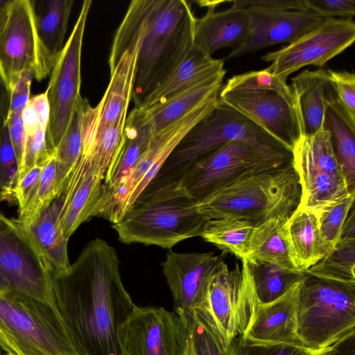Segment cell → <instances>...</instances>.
<instances>
[{
  "label": "cell",
  "instance_id": "cell-35",
  "mask_svg": "<svg viewBox=\"0 0 355 355\" xmlns=\"http://www.w3.org/2000/svg\"><path fill=\"white\" fill-rule=\"evenodd\" d=\"M85 99L83 97L79 99L68 128L55 149L58 178L63 187L71 171L83 154Z\"/></svg>",
  "mask_w": 355,
  "mask_h": 355
},
{
  "label": "cell",
  "instance_id": "cell-12",
  "mask_svg": "<svg viewBox=\"0 0 355 355\" xmlns=\"http://www.w3.org/2000/svg\"><path fill=\"white\" fill-rule=\"evenodd\" d=\"M218 96L202 103L180 120L153 135L147 150L132 173L107 199L102 216L112 223L117 222L141 193L157 177L167 159L188 132L210 114Z\"/></svg>",
  "mask_w": 355,
  "mask_h": 355
},
{
  "label": "cell",
  "instance_id": "cell-49",
  "mask_svg": "<svg viewBox=\"0 0 355 355\" xmlns=\"http://www.w3.org/2000/svg\"><path fill=\"white\" fill-rule=\"evenodd\" d=\"M225 3H234L241 8H246L250 5H259L275 7L284 10H303L307 8L305 0H236L225 1Z\"/></svg>",
  "mask_w": 355,
  "mask_h": 355
},
{
  "label": "cell",
  "instance_id": "cell-38",
  "mask_svg": "<svg viewBox=\"0 0 355 355\" xmlns=\"http://www.w3.org/2000/svg\"><path fill=\"white\" fill-rule=\"evenodd\" d=\"M354 198L355 192H348L316 214L326 254L336 247L340 239L345 223L353 208Z\"/></svg>",
  "mask_w": 355,
  "mask_h": 355
},
{
  "label": "cell",
  "instance_id": "cell-10",
  "mask_svg": "<svg viewBox=\"0 0 355 355\" xmlns=\"http://www.w3.org/2000/svg\"><path fill=\"white\" fill-rule=\"evenodd\" d=\"M15 293L56 306L52 272L17 219L0 211V293Z\"/></svg>",
  "mask_w": 355,
  "mask_h": 355
},
{
  "label": "cell",
  "instance_id": "cell-30",
  "mask_svg": "<svg viewBox=\"0 0 355 355\" xmlns=\"http://www.w3.org/2000/svg\"><path fill=\"white\" fill-rule=\"evenodd\" d=\"M137 50L123 53L110 71V80L98 108V127L101 129L127 114L132 100L135 80Z\"/></svg>",
  "mask_w": 355,
  "mask_h": 355
},
{
  "label": "cell",
  "instance_id": "cell-37",
  "mask_svg": "<svg viewBox=\"0 0 355 355\" xmlns=\"http://www.w3.org/2000/svg\"><path fill=\"white\" fill-rule=\"evenodd\" d=\"M63 187L58 178L55 154L44 164L33 198L17 220L26 227L62 193Z\"/></svg>",
  "mask_w": 355,
  "mask_h": 355
},
{
  "label": "cell",
  "instance_id": "cell-32",
  "mask_svg": "<svg viewBox=\"0 0 355 355\" xmlns=\"http://www.w3.org/2000/svg\"><path fill=\"white\" fill-rule=\"evenodd\" d=\"M254 225L236 218L210 219L205 223L200 237L236 257L245 259Z\"/></svg>",
  "mask_w": 355,
  "mask_h": 355
},
{
  "label": "cell",
  "instance_id": "cell-53",
  "mask_svg": "<svg viewBox=\"0 0 355 355\" xmlns=\"http://www.w3.org/2000/svg\"><path fill=\"white\" fill-rule=\"evenodd\" d=\"M334 345L326 349L322 350L315 355H330L332 350L334 349Z\"/></svg>",
  "mask_w": 355,
  "mask_h": 355
},
{
  "label": "cell",
  "instance_id": "cell-17",
  "mask_svg": "<svg viewBox=\"0 0 355 355\" xmlns=\"http://www.w3.org/2000/svg\"><path fill=\"white\" fill-rule=\"evenodd\" d=\"M26 71L37 80L40 58L33 8L31 0H12L0 31V77L10 94Z\"/></svg>",
  "mask_w": 355,
  "mask_h": 355
},
{
  "label": "cell",
  "instance_id": "cell-56",
  "mask_svg": "<svg viewBox=\"0 0 355 355\" xmlns=\"http://www.w3.org/2000/svg\"><path fill=\"white\" fill-rule=\"evenodd\" d=\"M6 355H15V354L7 353Z\"/></svg>",
  "mask_w": 355,
  "mask_h": 355
},
{
  "label": "cell",
  "instance_id": "cell-9",
  "mask_svg": "<svg viewBox=\"0 0 355 355\" xmlns=\"http://www.w3.org/2000/svg\"><path fill=\"white\" fill-rule=\"evenodd\" d=\"M234 140L287 149L218 98L212 112L188 132L157 175L178 179L181 173L200 157Z\"/></svg>",
  "mask_w": 355,
  "mask_h": 355
},
{
  "label": "cell",
  "instance_id": "cell-33",
  "mask_svg": "<svg viewBox=\"0 0 355 355\" xmlns=\"http://www.w3.org/2000/svg\"><path fill=\"white\" fill-rule=\"evenodd\" d=\"M355 234L343 233L336 247L306 273L324 280L355 285Z\"/></svg>",
  "mask_w": 355,
  "mask_h": 355
},
{
  "label": "cell",
  "instance_id": "cell-18",
  "mask_svg": "<svg viewBox=\"0 0 355 355\" xmlns=\"http://www.w3.org/2000/svg\"><path fill=\"white\" fill-rule=\"evenodd\" d=\"M246 8L251 19L250 34L243 44L233 49L225 59L279 43L290 44L324 19L309 8L284 10L259 5H250Z\"/></svg>",
  "mask_w": 355,
  "mask_h": 355
},
{
  "label": "cell",
  "instance_id": "cell-14",
  "mask_svg": "<svg viewBox=\"0 0 355 355\" xmlns=\"http://www.w3.org/2000/svg\"><path fill=\"white\" fill-rule=\"evenodd\" d=\"M188 324L162 307L135 306L117 331L119 355H187Z\"/></svg>",
  "mask_w": 355,
  "mask_h": 355
},
{
  "label": "cell",
  "instance_id": "cell-7",
  "mask_svg": "<svg viewBox=\"0 0 355 355\" xmlns=\"http://www.w3.org/2000/svg\"><path fill=\"white\" fill-rule=\"evenodd\" d=\"M291 160V152L286 148L234 140L200 157L178 180L200 202L239 179L282 167Z\"/></svg>",
  "mask_w": 355,
  "mask_h": 355
},
{
  "label": "cell",
  "instance_id": "cell-44",
  "mask_svg": "<svg viewBox=\"0 0 355 355\" xmlns=\"http://www.w3.org/2000/svg\"><path fill=\"white\" fill-rule=\"evenodd\" d=\"M232 345L235 355H315L320 352L303 345L288 344H248L236 338Z\"/></svg>",
  "mask_w": 355,
  "mask_h": 355
},
{
  "label": "cell",
  "instance_id": "cell-51",
  "mask_svg": "<svg viewBox=\"0 0 355 355\" xmlns=\"http://www.w3.org/2000/svg\"><path fill=\"white\" fill-rule=\"evenodd\" d=\"M330 355H355V334L336 343Z\"/></svg>",
  "mask_w": 355,
  "mask_h": 355
},
{
  "label": "cell",
  "instance_id": "cell-8",
  "mask_svg": "<svg viewBox=\"0 0 355 355\" xmlns=\"http://www.w3.org/2000/svg\"><path fill=\"white\" fill-rule=\"evenodd\" d=\"M258 302L249 262L241 259L230 269L223 261L196 315L227 349L248 328Z\"/></svg>",
  "mask_w": 355,
  "mask_h": 355
},
{
  "label": "cell",
  "instance_id": "cell-22",
  "mask_svg": "<svg viewBox=\"0 0 355 355\" xmlns=\"http://www.w3.org/2000/svg\"><path fill=\"white\" fill-rule=\"evenodd\" d=\"M288 85L300 137L314 135L326 123L334 93L327 69L304 70L293 77Z\"/></svg>",
  "mask_w": 355,
  "mask_h": 355
},
{
  "label": "cell",
  "instance_id": "cell-36",
  "mask_svg": "<svg viewBox=\"0 0 355 355\" xmlns=\"http://www.w3.org/2000/svg\"><path fill=\"white\" fill-rule=\"evenodd\" d=\"M325 119L348 191L355 192V133L329 107L327 110Z\"/></svg>",
  "mask_w": 355,
  "mask_h": 355
},
{
  "label": "cell",
  "instance_id": "cell-57",
  "mask_svg": "<svg viewBox=\"0 0 355 355\" xmlns=\"http://www.w3.org/2000/svg\"><path fill=\"white\" fill-rule=\"evenodd\" d=\"M0 355H3L2 352H1V349H0Z\"/></svg>",
  "mask_w": 355,
  "mask_h": 355
},
{
  "label": "cell",
  "instance_id": "cell-1",
  "mask_svg": "<svg viewBox=\"0 0 355 355\" xmlns=\"http://www.w3.org/2000/svg\"><path fill=\"white\" fill-rule=\"evenodd\" d=\"M116 250L96 238L63 274L52 275L58 309L80 355H119L117 331L135 304Z\"/></svg>",
  "mask_w": 355,
  "mask_h": 355
},
{
  "label": "cell",
  "instance_id": "cell-19",
  "mask_svg": "<svg viewBox=\"0 0 355 355\" xmlns=\"http://www.w3.org/2000/svg\"><path fill=\"white\" fill-rule=\"evenodd\" d=\"M218 98L291 152L300 135L293 109L282 97L268 91L233 90L220 92Z\"/></svg>",
  "mask_w": 355,
  "mask_h": 355
},
{
  "label": "cell",
  "instance_id": "cell-45",
  "mask_svg": "<svg viewBox=\"0 0 355 355\" xmlns=\"http://www.w3.org/2000/svg\"><path fill=\"white\" fill-rule=\"evenodd\" d=\"M306 8L324 19H352L355 15L354 0H305Z\"/></svg>",
  "mask_w": 355,
  "mask_h": 355
},
{
  "label": "cell",
  "instance_id": "cell-25",
  "mask_svg": "<svg viewBox=\"0 0 355 355\" xmlns=\"http://www.w3.org/2000/svg\"><path fill=\"white\" fill-rule=\"evenodd\" d=\"M153 135V126L144 110L134 107L126 118L122 146L113 166L104 178L106 189L104 205L109 196L131 175L149 147Z\"/></svg>",
  "mask_w": 355,
  "mask_h": 355
},
{
  "label": "cell",
  "instance_id": "cell-3",
  "mask_svg": "<svg viewBox=\"0 0 355 355\" xmlns=\"http://www.w3.org/2000/svg\"><path fill=\"white\" fill-rule=\"evenodd\" d=\"M197 204L178 179L157 175L112 227L123 243L169 249L200 236L209 220Z\"/></svg>",
  "mask_w": 355,
  "mask_h": 355
},
{
  "label": "cell",
  "instance_id": "cell-48",
  "mask_svg": "<svg viewBox=\"0 0 355 355\" xmlns=\"http://www.w3.org/2000/svg\"><path fill=\"white\" fill-rule=\"evenodd\" d=\"M33 77H34V74L31 71H24L20 76L10 94L8 112L22 113L30 99Z\"/></svg>",
  "mask_w": 355,
  "mask_h": 355
},
{
  "label": "cell",
  "instance_id": "cell-6",
  "mask_svg": "<svg viewBox=\"0 0 355 355\" xmlns=\"http://www.w3.org/2000/svg\"><path fill=\"white\" fill-rule=\"evenodd\" d=\"M297 334L302 345L320 352L355 334V285L306 273L297 302Z\"/></svg>",
  "mask_w": 355,
  "mask_h": 355
},
{
  "label": "cell",
  "instance_id": "cell-54",
  "mask_svg": "<svg viewBox=\"0 0 355 355\" xmlns=\"http://www.w3.org/2000/svg\"><path fill=\"white\" fill-rule=\"evenodd\" d=\"M12 0H0V9L7 8Z\"/></svg>",
  "mask_w": 355,
  "mask_h": 355
},
{
  "label": "cell",
  "instance_id": "cell-43",
  "mask_svg": "<svg viewBox=\"0 0 355 355\" xmlns=\"http://www.w3.org/2000/svg\"><path fill=\"white\" fill-rule=\"evenodd\" d=\"M189 327L194 355H235L232 343L227 349H224L196 315Z\"/></svg>",
  "mask_w": 355,
  "mask_h": 355
},
{
  "label": "cell",
  "instance_id": "cell-46",
  "mask_svg": "<svg viewBox=\"0 0 355 355\" xmlns=\"http://www.w3.org/2000/svg\"><path fill=\"white\" fill-rule=\"evenodd\" d=\"M44 164L35 165L31 168L15 187L14 196L18 205L19 215L24 212L31 200Z\"/></svg>",
  "mask_w": 355,
  "mask_h": 355
},
{
  "label": "cell",
  "instance_id": "cell-55",
  "mask_svg": "<svg viewBox=\"0 0 355 355\" xmlns=\"http://www.w3.org/2000/svg\"><path fill=\"white\" fill-rule=\"evenodd\" d=\"M187 355H194L191 338H190V340H189V344Z\"/></svg>",
  "mask_w": 355,
  "mask_h": 355
},
{
  "label": "cell",
  "instance_id": "cell-52",
  "mask_svg": "<svg viewBox=\"0 0 355 355\" xmlns=\"http://www.w3.org/2000/svg\"><path fill=\"white\" fill-rule=\"evenodd\" d=\"M7 8L0 9V31L3 27L7 19Z\"/></svg>",
  "mask_w": 355,
  "mask_h": 355
},
{
  "label": "cell",
  "instance_id": "cell-41",
  "mask_svg": "<svg viewBox=\"0 0 355 355\" xmlns=\"http://www.w3.org/2000/svg\"><path fill=\"white\" fill-rule=\"evenodd\" d=\"M233 90L274 92L282 97L292 107L289 85L286 81L273 76L268 68L232 76L226 84L223 85L220 92Z\"/></svg>",
  "mask_w": 355,
  "mask_h": 355
},
{
  "label": "cell",
  "instance_id": "cell-11",
  "mask_svg": "<svg viewBox=\"0 0 355 355\" xmlns=\"http://www.w3.org/2000/svg\"><path fill=\"white\" fill-rule=\"evenodd\" d=\"M291 155L301 191L297 207L317 214L349 192L326 124L313 135L300 137Z\"/></svg>",
  "mask_w": 355,
  "mask_h": 355
},
{
  "label": "cell",
  "instance_id": "cell-4",
  "mask_svg": "<svg viewBox=\"0 0 355 355\" xmlns=\"http://www.w3.org/2000/svg\"><path fill=\"white\" fill-rule=\"evenodd\" d=\"M300 185L292 164L239 179L198 202L207 220L236 218L254 226L290 216L300 201Z\"/></svg>",
  "mask_w": 355,
  "mask_h": 355
},
{
  "label": "cell",
  "instance_id": "cell-20",
  "mask_svg": "<svg viewBox=\"0 0 355 355\" xmlns=\"http://www.w3.org/2000/svg\"><path fill=\"white\" fill-rule=\"evenodd\" d=\"M61 194L64 202L60 220L69 240L82 223L99 216L105 202L104 178L92 155L82 154L71 171Z\"/></svg>",
  "mask_w": 355,
  "mask_h": 355
},
{
  "label": "cell",
  "instance_id": "cell-39",
  "mask_svg": "<svg viewBox=\"0 0 355 355\" xmlns=\"http://www.w3.org/2000/svg\"><path fill=\"white\" fill-rule=\"evenodd\" d=\"M126 118V114L123 115L114 123L96 129L92 157L104 178L113 166L122 146Z\"/></svg>",
  "mask_w": 355,
  "mask_h": 355
},
{
  "label": "cell",
  "instance_id": "cell-15",
  "mask_svg": "<svg viewBox=\"0 0 355 355\" xmlns=\"http://www.w3.org/2000/svg\"><path fill=\"white\" fill-rule=\"evenodd\" d=\"M355 40L352 19L329 18L295 41L261 59L270 62L272 74L284 81L301 68L313 65L322 68L329 60L350 46Z\"/></svg>",
  "mask_w": 355,
  "mask_h": 355
},
{
  "label": "cell",
  "instance_id": "cell-24",
  "mask_svg": "<svg viewBox=\"0 0 355 355\" xmlns=\"http://www.w3.org/2000/svg\"><path fill=\"white\" fill-rule=\"evenodd\" d=\"M36 33L40 71L37 80L49 73L64 46L73 1L31 0Z\"/></svg>",
  "mask_w": 355,
  "mask_h": 355
},
{
  "label": "cell",
  "instance_id": "cell-23",
  "mask_svg": "<svg viewBox=\"0 0 355 355\" xmlns=\"http://www.w3.org/2000/svg\"><path fill=\"white\" fill-rule=\"evenodd\" d=\"M228 9L216 11L209 6L207 13L195 21L193 47L211 56L223 48L235 49L251 32V19L247 8L234 3Z\"/></svg>",
  "mask_w": 355,
  "mask_h": 355
},
{
  "label": "cell",
  "instance_id": "cell-50",
  "mask_svg": "<svg viewBox=\"0 0 355 355\" xmlns=\"http://www.w3.org/2000/svg\"><path fill=\"white\" fill-rule=\"evenodd\" d=\"M10 103V92L0 77V132L6 125Z\"/></svg>",
  "mask_w": 355,
  "mask_h": 355
},
{
  "label": "cell",
  "instance_id": "cell-26",
  "mask_svg": "<svg viewBox=\"0 0 355 355\" xmlns=\"http://www.w3.org/2000/svg\"><path fill=\"white\" fill-rule=\"evenodd\" d=\"M225 70L223 60L214 58L193 46L175 71L147 96L139 107L135 108L146 110L159 105L175 94Z\"/></svg>",
  "mask_w": 355,
  "mask_h": 355
},
{
  "label": "cell",
  "instance_id": "cell-2",
  "mask_svg": "<svg viewBox=\"0 0 355 355\" xmlns=\"http://www.w3.org/2000/svg\"><path fill=\"white\" fill-rule=\"evenodd\" d=\"M195 17L184 0H133L114 36L111 71L123 53L137 50L132 100L139 107L193 49Z\"/></svg>",
  "mask_w": 355,
  "mask_h": 355
},
{
  "label": "cell",
  "instance_id": "cell-16",
  "mask_svg": "<svg viewBox=\"0 0 355 355\" xmlns=\"http://www.w3.org/2000/svg\"><path fill=\"white\" fill-rule=\"evenodd\" d=\"M225 253L176 252L170 250L161 263L171 292L174 311L189 326L204 302L212 276Z\"/></svg>",
  "mask_w": 355,
  "mask_h": 355
},
{
  "label": "cell",
  "instance_id": "cell-34",
  "mask_svg": "<svg viewBox=\"0 0 355 355\" xmlns=\"http://www.w3.org/2000/svg\"><path fill=\"white\" fill-rule=\"evenodd\" d=\"M249 263L256 294L261 303H268L279 297L306 275V272L291 271L266 262Z\"/></svg>",
  "mask_w": 355,
  "mask_h": 355
},
{
  "label": "cell",
  "instance_id": "cell-29",
  "mask_svg": "<svg viewBox=\"0 0 355 355\" xmlns=\"http://www.w3.org/2000/svg\"><path fill=\"white\" fill-rule=\"evenodd\" d=\"M290 216L270 218L254 227L246 260L266 262L299 272L293 262L286 229Z\"/></svg>",
  "mask_w": 355,
  "mask_h": 355
},
{
  "label": "cell",
  "instance_id": "cell-13",
  "mask_svg": "<svg viewBox=\"0 0 355 355\" xmlns=\"http://www.w3.org/2000/svg\"><path fill=\"white\" fill-rule=\"evenodd\" d=\"M92 3L89 0L83 1L70 36L51 71L46 90L50 110L46 145L51 155L55 153L82 97V46Z\"/></svg>",
  "mask_w": 355,
  "mask_h": 355
},
{
  "label": "cell",
  "instance_id": "cell-21",
  "mask_svg": "<svg viewBox=\"0 0 355 355\" xmlns=\"http://www.w3.org/2000/svg\"><path fill=\"white\" fill-rule=\"evenodd\" d=\"M302 279L276 300L268 303L258 302L252 318L239 339L248 344L302 345L297 334V302Z\"/></svg>",
  "mask_w": 355,
  "mask_h": 355
},
{
  "label": "cell",
  "instance_id": "cell-27",
  "mask_svg": "<svg viewBox=\"0 0 355 355\" xmlns=\"http://www.w3.org/2000/svg\"><path fill=\"white\" fill-rule=\"evenodd\" d=\"M64 199L60 193L28 227H24L47 261L52 275L63 274L70 267L60 214Z\"/></svg>",
  "mask_w": 355,
  "mask_h": 355
},
{
  "label": "cell",
  "instance_id": "cell-47",
  "mask_svg": "<svg viewBox=\"0 0 355 355\" xmlns=\"http://www.w3.org/2000/svg\"><path fill=\"white\" fill-rule=\"evenodd\" d=\"M11 144L19 166V172L22 166L25 145L26 130L21 112H8L6 121Z\"/></svg>",
  "mask_w": 355,
  "mask_h": 355
},
{
  "label": "cell",
  "instance_id": "cell-5",
  "mask_svg": "<svg viewBox=\"0 0 355 355\" xmlns=\"http://www.w3.org/2000/svg\"><path fill=\"white\" fill-rule=\"evenodd\" d=\"M0 347L15 355H80L58 307L0 293Z\"/></svg>",
  "mask_w": 355,
  "mask_h": 355
},
{
  "label": "cell",
  "instance_id": "cell-28",
  "mask_svg": "<svg viewBox=\"0 0 355 355\" xmlns=\"http://www.w3.org/2000/svg\"><path fill=\"white\" fill-rule=\"evenodd\" d=\"M225 73L226 70L203 80L159 105L141 109L150 122L154 135L180 120L202 103L218 95Z\"/></svg>",
  "mask_w": 355,
  "mask_h": 355
},
{
  "label": "cell",
  "instance_id": "cell-40",
  "mask_svg": "<svg viewBox=\"0 0 355 355\" xmlns=\"http://www.w3.org/2000/svg\"><path fill=\"white\" fill-rule=\"evenodd\" d=\"M333 89L329 107L355 133V76L347 71L327 69Z\"/></svg>",
  "mask_w": 355,
  "mask_h": 355
},
{
  "label": "cell",
  "instance_id": "cell-42",
  "mask_svg": "<svg viewBox=\"0 0 355 355\" xmlns=\"http://www.w3.org/2000/svg\"><path fill=\"white\" fill-rule=\"evenodd\" d=\"M19 180V166L6 124L0 132V200L15 201L14 189Z\"/></svg>",
  "mask_w": 355,
  "mask_h": 355
},
{
  "label": "cell",
  "instance_id": "cell-31",
  "mask_svg": "<svg viewBox=\"0 0 355 355\" xmlns=\"http://www.w3.org/2000/svg\"><path fill=\"white\" fill-rule=\"evenodd\" d=\"M286 229L293 264L299 272H306L326 255L317 215L297 207L288 217Z\"/></svg>",
  "mask_w": 355,
  "mask_h": 355
}]
</instances>
